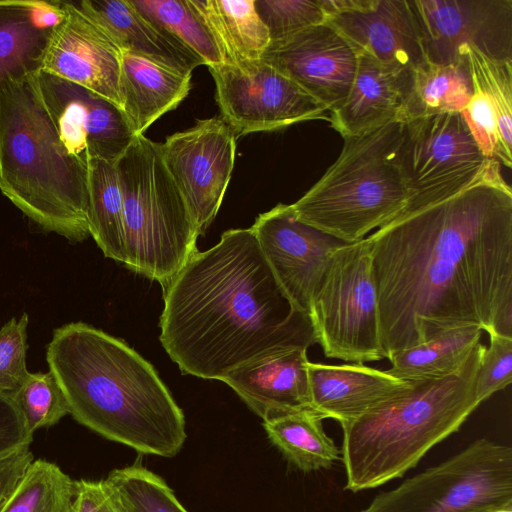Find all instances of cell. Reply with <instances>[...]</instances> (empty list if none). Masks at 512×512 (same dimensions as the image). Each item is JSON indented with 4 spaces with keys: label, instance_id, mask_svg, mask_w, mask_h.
<instances>
[{
    "label": "cell",
    "instance_id": "cell-1",
    "mask_svg": "<svg viewBox=\"0 0 512 512\" xmlns=\"http://www.w3.org/2000/svg\"><path fill=\"white\" fill-rule=\"evenodd\" d=\"M384 358L449 329L512 337V190L492 160L471 186L366 237Z\"/></svg>",
    "mask_w": 512,
    "mask_h": 512
},
{
    "label": "cell",
    "instance_id": "cell-2",
    "mask_svg": "<svg viewBox=\"0 0 512 512\" xmlns=\"http://www.w3.org/2000/svg\"><path fill=\"white\" fill-rule=\"evenodd\" d=\"M163 289L160 341L184 374L221 380L250 361L315 343L309 316L285 295L251 228L225 231Z\"/></svg>",
    "mask_w": 512,
    "mask_h": 512
},
{
    "label": "cell",
    "instance_id": "cell-3",
    "mask_svg": "<svg viewBox=\"0 0 512 512\" xmlns=\"http://www.w3.org/2000/svg\"><path fill=\"white\" fill-rule=\"evenodd\" d=\"M46 360L78 423L141 454L174 457L183 447L181 408L153 366L122 340L68 323L54 330Z\"/></svg>",
    "mask_w": 512,
    "mask_h": 512
},
{
    "label": "cell",
    "instance_id": "cell-4",
    "mask_svg": "<svg viewBox=\"0 0 512 512\" xmlns=\"http://www.w3.org/2000/svg\"><path fill=\"white\" fill-rule=\"evenodd\" d=\"M0 190L43 230L90 235L88 165L65 148L34 78L0 84Z\"/></svg>",
    "mask_w": 512,
    "mask_h": 512
},
{
    "label": "cell",
    "instance_id": "cell-5",
    "mask_svg": "<svg viewBox=\"0 0 512 512\" xmlns=\"http://www.w3.org/2000/svg\"><path fill=\"white\" fill-rule=\"evenodd\" d=\"M485 345L444 378L411 382L396 396L342 424L346 490L359 492L402 477L436 444L459 430L481 404L475 379Z\"/></svg>",
    "mask_w": 512,
    "mask_h": 512
},
{
    "label": "cell",
    "instance_id": "cell-6",
    "mask_svg": "<svg viewBox=\"0 0 512 512\" xmlns=\"http://www.w3.org/2000/svg\"><path fill=\"white\" fill-rule=\"evenodd\" d=\"M401 128L395 120L342 137L336 161L291 204L296 217L347 244L395 218L408 202L397 162Z\"/></svg>",
    "mask_w": 512,
    "mask_h": 512
},
{
    "label": "cell",
    "instance_id": "cell-7",
    "mask_svg": "<svg viewBox=\"0 0 512 512\" xmlns=\"http://www.w3.org/2000/svg\"><path fill=\"white\" fill-rule=\"evenodd\" d=\"M115 165L123 199L124 264L164 288L198 251L199 232L159 143L135 136Z\"/></svg>",
    "mask_w": 512,
    "mask_h": 512
},
{
    "label": "cell",
    "instance_id": "cell-8",
    "mask_svg": "<svg viewBox=\"0 0 512 512\" xmlns=\"http://www.w3.org/2000/svg\"><path fill=\"white\" fill-rule=\"evenodd\" d=\"M359 512H512V449L478 439Z\"/></svg>",
    "mask_w": 512,
    "mask_h": 512
},
{
    "label": "cell",
    "instance_id": "cell-9",
    "mask_svg": "<svg viewBox=\"0 0 512 512\" xmlns=\"http://www.w3.org/2000/svg\"><path fill=\"white\" fill-rule=\"evenodd\" d=\"M308 316L327 358L354 363L384 359L378 295L366 238L338 247L311 297Z\"/></svg>",
    "mask_w": 512,
    "mask_h": 512
},
{
    "label": "cell",
    "instance_id": "cell-10",
    "mask_svg": "<svg viewBox=\"0 0 512 512\" xmlns=\"http://www.w3.org/2000/svg\"><path fill=\"white\" fill-rule=\"evenodd\" d=\"M491 161L482 153L461 112L402 122L397 162L408 193L405 209L461 192L482 176Z\"/></svg>",
    "mask_w": 512,
    "mask_h": 512
},
{
    "label": "cell",
    "instance_id": "cell-11",
    "mask_svg": "<svg viewBox=\"0 0 512 512\" xmlns=\"http://www.w3.org/2000/svg\"><path fill=\"white\" fill-rule=\"evenodd\" d=\"M221 118L236 137L329 120L328 109L263 60L209 67Z\"/></svg>",
    "mask_w": 512,
    "mask_h": 512
},
{
    "label": "cell",
    "instance_id": "cell-12",
    "mask_svg": "<svg viewBox=\"0 0 512 512\" xmlns=\"http://www.w3.org/2000/svg\"><path fill=\"white\" fill-rule=\"evenodd\" d=\"M426 61L467 58V45L512 61V0H408Z\"/></svg>",
    "mask_w": 512,
    "mask_h": 512
},
{
    "label": "cell",
    "instance_id": "cell-13",
    "mask_svg": "<svg viewBox=\"0 0 512 512\" xmlns=\"http://www.w3.org/2000/svg\"><path fill=\"white\" fill-rule=\"evenodd\" d=\"M159 149L199 235L203 234L217 215L231 178L235 133L214 116L169 135Z\"/></svg>",
    "mask_w": 512,
    "mask_h": 512
},
{
    "label": "cell",
    "instance_id": "cell-14",
    "mask_svg": "<svg viewBox=\"0 0 512 512\" xmlns=\"http://www.w3.org/2000/svg\"><path fill=\"white\" fill-rule=\"evenodd\" d=\"M34 81L67 151L88 162L116 163L135 135L114 102L66 79L40 71Z\"/></svg>",
    "mask_w": 512,
    "mask_h": 512
},
{
    "label": "cell",
    "instance_id": "cell-15",
    "mask_svg": "<svg viewBox=\"0 0 512 512\" xmlns=\"http://www.w3.org/2000/svg\"><path fill=\"white\" fill-rule=\"evenodd\" d=\"M250 228L285 295L308 315L330 256L347 243L300 221L291 204L280 203L260 214Z\"/></svg>",
    "mask_w": 512,
    "mask_h": 512
},
{
    "label": "cell",
    "instance_id": "cell-16",
    "mask_svg": "<svg viewBox=\"0 0 512 512\" xmlns=\"http://www.w3.org/2000/svg\"><path fill=\"white\" fill-rule=\"evenodd\" d=\"M261 60L330 112L346 99L352 87L359 53L326 21L270 42Z\"/></svg>",
    "mask_w": 512,
    "mask_h": 512
},
{
    "label": "cell",
    "instance_id": "cell-17",
    "mask_svg": "<svg viewBox=\"0 0 512 512\" xmlns=\"http://www.w3.org/2000/svg\"><path fill=\"white\" fill-rule=\"evenodd\" d=\"M329 22L357 50L402 72L426 61L408 0H320Z\"/></svg>",
    "mask_w": 512,
    "mask_h": 512
},
{
    "label": "cell",
    "instance_id": "cell-18",
    "mask_svg": "<svg viewBox=\"0 0 512 512\" xmlns=\"http://www.w3.org/2000/svg\"><path fill=\"white\" fill-rule=\"evenodd\" d=\"M63 3L66 18L52 39L43 70L86 87L122 109L121 49L68 1Z\"/></svg>",
    "mask_w": 512,
    "mask_h": 512
},
{
    "label": "cell",
    "instance_id": "cell-19",
    "mask_svg": "<svg viewBox=\"0 0 512 512\" xmlns=\"http://www.w3.org/2000/svg\"><path fill=\"white\" fill-rule=\"evenodd\" d=\"M307 348L281 350L245 363L220 381L263 421L310 408Z\"/></svg>",
    "mask_w": 512,
    "mask_h": 512
},
{
    "label": "cell",
    "instance_id": "cell-20",
    "mask_svg": "<svg viewBox=\"0 0 512 512\" xmlns=\"http://www.w3.org/2000/svg\"><path fill=\"white\" fill-rule=\"evenodd\" d=\"M66 18L63 1H0V84L34 78Z\"/></svg>",
    "mask_w": 512,
    "mask_h": 512
},
{
    "label": "cell",
    "instance_id": "cell-21",
    "mask_svg": "<svg viewBox=\"0 0 512 512\" xmlns=\"http://www.w3.org/2000/svg\"><path fill=\"white\" fill-rule=\"evenodd\" d=\"M310 408L341 425L407 389L411 382L362 363L307 364Z\"/></svg>",
    "mask_w": 512,
    "mask_h": 512
},
{
    "label": "cell",
    "instance_id": "cell-22",
    "mask_svg": "<svg viewBox=\"0 0 512 512\" xmlns=\"http://www.w3.org/2000/svg\"><path fill=\"white\" fill-rule=\"evenodd\" d=\"M69 4L104 31L121 49L191 75L204 62L165 30L147 20L130 0H80Z\"/></svg>",
    "mask_w": 512,
    "mask_h": 512
},
{
    "label": "cell",
    "instance_id": "cell-23",
    "mask_svg": "<svg viewBox=\"0 0 512 512\" xmlns=\"http://www.w3.org/2000/svg\"><path fill=\"white\" fill-rule=\"evenodd\" d=\"M408 71H396L359 53L357 72L346 99L329 112L332 128L342 137L355 136L400 121Z\"/></svg>",
    "mask_w": 512,
    "mask_h": 512
},
{
    "label": "cell",
    "instance_id": "cell-24",
    "mask_svg": "<svg viewBox=\"0 0 512 512\" xmlns=\"http://www.w3.org/2000/svg\"><path fill=\"white\" fill-rule=\"evenodd\" d=\"M191 75L122 51L120 94L122 110L135 136L175 109L189 94Z\"/></svg>",
    "mask_w": 512,
    "mask_h": 512
},
{
    "label": "cell",
    "instance_id": "cell-25",
    "mask_svg": "<svg viewBox=\"0 0 512 512\" xmlns=\"http://www.w3.org/2000/svg\"><path fill=\"white\" fill-rule=\"evenodd\" d=\"M210 30L226 64L260 60L270 44L255 0H189Z\"/></svg>",
    "mask_w": 512,
    "mask_h": 512
},
{
    "label": "cell",
    "instance_id": "cell-26",
    "mask_svg": "<svg viewBox=\"0 0 512 512\" xmlns=\"http://www.w3.org/2000/svg\"><path fill=\"white\" fill-rule=\"evenodd\" d=\"M473 92L467 58L448 65L425 61L407 72L400 121L462 112Z\"/></svg>",
    "mask_w": 512,
    "mask_h": 512
},
{
    "label": "cell",
    "instance_id": "cell-27",
    "mask_svg": "<svg viewBox=\"0 0 512 512\" xmlns=\"http://www.w3.org/2000/svg\"><path fill=\"white\" fill-rule=\"evenodd\" d=\"M482 329L476 325L455 327L412 347L394 353L387 370L409 382L444 378L457 373L480 343Z\"/></svg>",
    "mask_w": 512,
    "mask_h": 512
},
{
    "label": "cell",
    "instance_id": "cell-28",
    "mask_svg": "<svg viewBox=\"0 0 512 512\" xmlns=\"http://www.w3.org/2000/svg\"><path fill=\"white\" fill-rule=\"evenodd\" d=\"M322 418L305 409L263 421L269 440L282 455L303 472L330 468L341 450L326 435Z\"/></svg>",
    "mask_w": 512,
    "mask_h": 512
},
{
    "label": "cell",
    "instance_id": "cell-29",
    "mask_svg": "<svg viewBox=\"0 0 512 512\" xmlns=\"http://www.w3.org/2000/svg\"><path fill=\"white\" fill-rule=\"evenodd\" d=\"M88 165L89 233L103 254L124 264L123 199L115 163L91 158Z\"/></svg>",
    "mask_w": 512,
    "mask_h": 512
},
{
    "label": "cell",
    "instance_id": "cell-30",
    "mask_svg": "<svg viewBox=\"0 0 512 512\" xmlns=\"http://www.w3.org/2000/svg\"><path fill=\"white\" fill-rule=\"evenodd\" d=\"M147 20L168 32L208 67L223 64L210 30L189 0H130Z\"/></svg>",
    "mask_w": 512,
    "mask_h": 512
},
{
    "label": "cell",
    "instance_id": "cell-31",
    "mask_svg": "<svg viewBox=\"0 0 512 512\" xmlns=\"http://www.w3.org/2000/svg\"><path fill=\"white\" fill-rule=\"evenodd\" d=\"M102 484L116 512H188L163 478L139 464L112 470Z\"/></svg>",
    "mask_w": 512,
    "mask_h": 512
},
{
    "label": "cell",
    "instance_id": "cell-32",
    "mask_svg": "<svg viewBox=\"0 0 512 512\" xmlns=\"http://www.w3.org/2000/svg\"><path fill=\"white\" fill-rule=\"evenodd\" d=\"M75 487L59 466L34 460L0 512H74Z\"/></svg>",
    "mask_w": 512,
    "mask_h": 512
},
{
    "label": "cell",
    "instance_id": "cell-33",
    "mask_svg": "<svg viewBox=\"0 0 512 512\" xmlns=\"http://www.w3.org/2000/svg\"><path fill=\"white\" fill-rule=\"evenodd\" d=\"M8 394L32 434L40 428L55 425L69 414L65 394L50 370L30 372L23 384Z\"/></svg>",
    "mask_w": 512,
    "mask_h": 512
},
{
    "label": "cell",
    "instance_id": "cell-34",
    "mask_svg": "<svg viewBox=\"0 0 512 512\" xmlns=\"http://www.w3.org/2000/svg\"><path fill=\"white\" fill-rule=\"evenodd\" d=\"M472 84L494 107L502 138L512 148V61L496 60L467 45L465 48Z\"/></svg>",
    "mask_w": 512,
    "mask_h": 512
},
{
    "label": "cell",
    "instance_id": "cell-35",
    "mask_svg": "<svg viewBox=\"0 0 512 512\" xmlns=\"http://www.w3.org/2000/svg\"><path fill=\"white\" fill-rule=\"evenodd\" d=\"M255 7L271 42L327 21L320 0H255Z\"/></svg>",
    "mask_w": 512,
    "mask_h": 512
},
{
    "label": "cell",
    "instance_id": "cell-36",
    "mask_svg": "<svg viewBox=\"0 0 512 512\" xmlns=\"http://www.w3.org/2000/svg\"><path fill=\"white\" fill-rule=\"evenodd\" d=\"M28 320L24 313L0 329V391L17 390L30 373L26 367Z\"/></svg>",
    "mask_w": 512,
    "mask_h": 512
},
{
    "label": "cell",
    "instance_id": "cell-37",
    "mask_svg": "<svg viewBox=\"0 0 512 512\" xmlns=\"http://www.w3.org/2000/svg\"><path fill=\"white\" fill-rule=\"evenodd\" d=\"M490 344L482 354L475 379V393L482 403L512 381V337L489 334Z\"/></svg>",
    "mask_w": 512,
    "mask_h": 512
},
{
    "label": "cell",
    "instance_id": "cell-38",
    "mask_svg": "<svg viewBox=\"0 0 512 512\" xmlns=\"http://www.w3.org/2000/svg\"><path fill=\"white\" fill-rule=\"evenodd\" d=\"M33 434L7 392L0 391V458L29 447Z\"/></svg>",
    "mask_w": 512,
    "mask_h": 512
},
{
    "label": "cell",
    "instance_id": "cell-39",
    "mask_svg": "<svg viewBox=\"0 0 512 512\" xmlns=\"http://www.w3.org/2000/svg\"><path fill=\"white\" fill-rule=\"evenodd\" d=\"M34 461L29 447L0 458V510L10 498L30 464Z\"/></svg>",
    "mask_w": 512,
    "mask_h": 512
},
{
    "label": "cell",
    "instance_id": "cell-40",
    "mask_svg": "<svg viewBox=\"0 0 512 512\" xmlns=\"http://www.w3.org/2000/svg\"><path fill=\"white\" fill-rule=\"evenodd\" d=\"M75 512H116L109 499L102 480H74Z\"/></svg>",
    "mask_w": 512,
    "mask_h": 512
},
{
    "label": "cell",
    "instance_id": "cell-41",
    "mask_svg": "<svg viewBox=\"0 0 512 512\" xmlns=\"http://www.w3.org/2000/svg\"><path fill=\"white\" fill-rule=\"evenodd\" d=\"M75 512V511H74Z\"/></svg>",
    "mask_w": 512,
    "mask_h": 512
}]
</instances>
